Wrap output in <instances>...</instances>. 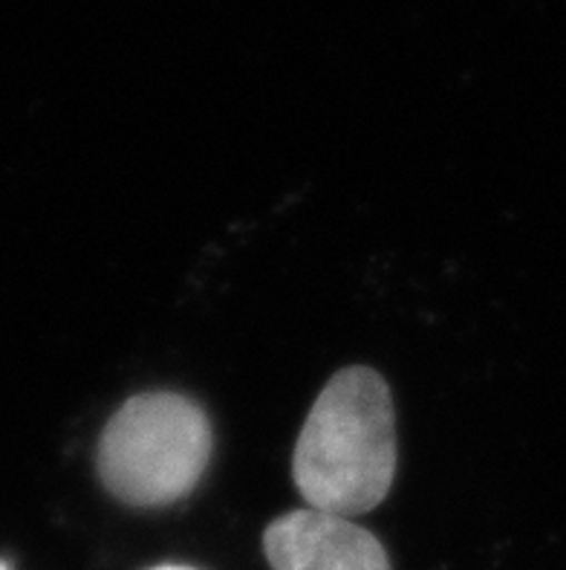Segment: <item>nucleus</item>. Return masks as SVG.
Returning a JSON list of instances; mask_svg holds the SVG:
<instances>
[{"label":"nucleus","mask_w":566,"mask_h":570,"mask_svg":"<svg viewBox=\"0 0 566 570\" xmlns=\"http://www.w3.org/2000/svg\"><path fill=\"white\" fill-rule=\"evenodd\" d=\"M215 434L208 414L173 391L130 397L96 446V472L116 501L166 507L200 484Z\"/></svg>","instance_id":"obj_2"},{"label":"nucleus","mask_w":566,"mask_h":570,"mask_svg":"<svg viewBox=\"0 0 566 570\" xmlns=\"http://www.w3.org/2000/svg\"><path fill=\"white\" fill-rule=\"evenodd\" d=\"M157 570H188V568H157Z\"/></svg>","instance_id":"obj_4"},{"label":"nucleus","mask_w":566,"mask_h":570,"mask_svg":"<svg viewBox=\"0 0 566 570\" xmlns=\"http://www.w3.org/2000/svg\"><path fill=\"white\" fill-rule=\"evenodd\" d=\"M396 409L379 371L341 368L309 409L292 455V478L312 510L352 519L394 487Z\"/></svg>","instance_id":"obj_1"},{"label":"nucleus","mask_w":566,"mask_h":570,"mask_svg":"<svg viewBox=\"0 0 566 570\" xmlns=\"http://www.w3.org/2000/svg\"><path fill=\"white\" fill-rule=\"evenodd\" d=\"M0 570H9V564H3V562H0Z\"/></svg>","instance_id":"obj_5"},{"label":"nucleus","mask_w":566,"mask_h":570,"mask_svg":"<svg viewBox=\"0 0 566 570\" xmlns=\"http://www.w3.org/2000/svg\"><path fill=\"white\" fill-rule=\"evenodd\" d=\"M272 570H394L387 550L352 519L301 507L264 530Z\"/></svg>","instance_id":"obj_3"}]
</instances>
